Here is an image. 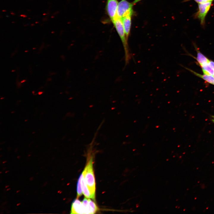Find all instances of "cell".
Here are the masks:
<instances>
[{
  "label": "cell",
  "mask_w": 214,
  "mask_h": 214,
  "mask_svg": "<svg viewBox=\"0 0 214 214\" xmlns=\"http://www.w3.org/2000/svg\"><path fill=\"white\" fill-rule=\"evenodd\" d=\"M132 15H128L121 18L124 29L126 36L128 40L131 26Z\"/></svg>",
  "instance_id": "cell-7"
},
{
  "label": "cell",
  "mask_w": 214,
  "mask_h": 214,
  "mask_svg": "<svg viewBox=\"0 0 214 214\" xmlns=\"http://www.w3.org/2000/svg\"><path fill=\"white\" fill-rule=\"evenodd\" d=\"M134 4L126 0H121L118 5L117 17L122 18L124 17L132 15L133 13V6Z\"/></svg>",
  "instance_id": "cell-3"
},
{
  "label": "cell",
  "mask_w": 214,
  "mask_h": 214,
  "mask_svg": "<svg viewBox=\"0 0 214 214\" xmlns=\"http://www.w3.org/2000/svg\"><path fill=\"white\" fill-rule=\"evenodd\" d=\"M26 81V80H23L22 81H21V83H23V82H24Z\"/></svg>",
  "instance_id": "cell-19"
},
{
  "label": "cell",
  "mask_w": 214,
  "mask_h": 214,
  "mask_svg": "<svg viewBox=\"0 0 214 214\" xmlns=\"http://www.w3.org/2000/svg\"><path fill=\"white\" fill-rule=\"evenodd\" d=\"M213 119H212V121L214 122V116L213 117Z\"/></svg>",
  "instance_id": "cell-21"
},
{
  "label": "cell",
  "mask_w": 214,
  "mask_h": 214,
  "mask_svg": "<svg viewBox=\"0 0 214 214\" xmlns=\"http://www.w3.org/2000/svg\"><path fill=\"white\" fill-rule=\"evenodd\" d=\"M123 45L125 52V66L129 63L131 58L128 40L126 38L121 18L116 17L112 21Z\"/></svg>",
  "instance_id": "cell-2"
},
{
  "label": "cell",
  "mask_w": 214,
  "mask_h": 214,
  "mask_svg": "<svg viewBox=\"0 0 214 214\" xmlns=\"http://www.w3.org/2000/svg\"><path fill=\"white\" fill-rule=\"evenodd\" d=\"M81 185L82 192L85 197L91 198L90 193L86 183L83 174L81 180Z\"/></svg>",
  "instance_id": "cell-9"
},
{
  "label": "cell",
  "mask_w": 214,
  "mask_h": 214,
  "mask_svg": "<svg viewBox=\"0 0 214 214\" xmlns=\"http://www.w3.org/2000/svg\"><path fill=\"white\" fill-rule=\"evenodd\" d=\"M89 204L91 207L93 214L95 213L98 210V208L95 203L90 199H88Z\"/></svg>",
  "instance_id": "cell-14"
},
{
  "label": "cell",
  "mask_w": 214,
  "mask_h": 214,
  "mask_svg": "<svg viewBox=\"0 0 214 214\" xmlns=\"http://www.w3.org/2000/svg\"><path fill=\"white\" fill-rule=\"evenodd\" d=\"M42 93H43V92H39V95L41 94H42Z\"/></svg>",
  "instance_id": "cell-20"
},
{
  "label": "cell",
  "mask_w": 214,
  "mask_h": 214,
  "mask_svg": "<svg viewBox=\"0 0 214 214\" xmlns=\"http://www.w3.org/2000/svg\"><path fill=\"white\" fill-rule=\"evenodd\" d=\"M213 76L214 77V73H213Z\"/></svg>",
  "instance_id": "cell-24"
},
{
  "label": "cell",
  "mask_w": 214,
  "mask_h": 214,
  "mask_svg": "<svg viewBox=\"0 0 214 214\" xmlns=\"http://www.w3.org/2000/svg\"><path fill=\"white\" fill-rule=\"evenodd\" d=\"M76 198L73 202L71 207V214H85L82 202Z\"/></svg>",
  "instance_id": "cell-6"
},
{
  "label": "cell",
  "mask_w": 214,
  "mask_h": 214,
  "mask_svg": "<svg viewBox=\"0 0 214 214\" xmlns=\"http://www.w3.org/2000/svg\"><path fill=\"white\" fill-rule=\"evenodd\" d=\"M15 70H12V72H15Z\"/></svg>",
  "instance_id": "cell-23"
},
{
  "label": "cell",
  "mask_w": 214,
  "mask_h": 214,
  "mask_svg": "<svg viewBox=\"0 0 214 214\" xmlns=\"http://www.w3.org/2000/svg\"><path fill=\"white\" fill-rule=\"evenodd\" d=\"M28 51H26H26H25V52H28Z\"/></svg>",
  "instance_id": "cell-22"
},
{
  "label": "cell",
  "mask_w": 214,
  "mask_h": 214,
  "mask_svg": "<svg viewBox=\"0 0 214 214\" xmlns=\"http://www.w3.org/2000/svg\"><path fill=\"white\" fill-rule=\"evenodd\" d=\"M83 175L82 173L80 174L77 183V198H78L81 196L83 193L81 185V180Z\"/></svg>",
  "instance_id": "cell-13"
},
{
  "label": "cell",
  "mask_w": 214,
  "mask_h": 214,
  "mask_svg": "<svg viewBox=\"0 0 214 214\" xmlns=\"http://www.w3.org/2000/svg\"><path fill=\"white\" fill-rule=\"evenodd\" d=\"M118 3L117 0H107V11L111 21L117 17Z\"/></svg>",
  "instance_id": "cell-5"
},
{
  "label": "cell",
  "mask_w": 214,
  "mask_h": 214,
  "mask_svg": "<svg viewBox=\"0 0 214 214\" xmlns=\"http://www.w3.org/2000/svg\"><path fill=\"white\" fill-rule=\"evenodd\" d=\"M194 0L198 4L204 2L202 0Z\"/></svg>",
  "instance_id": "cell-16"
},
{
  "label": "cell",
  "mask_w": 214,
  "mask_h": 214,
  "mask_svg": "<svg viewBox=\"0 0 214 214\" xmlns=\"http://www.w3.org/2000/svg\"><path fill=\"white\" fill-rule=\"evenodd\" d=\"M141 0H134L133 2L132 3L134 4L138 2L139 1H141Z\"/></svg>",
  "instance_id": "cell-17"
},
{
  "label": "cell",
  "mask_w": 214,
  "mask_h": 214,
  "mask_svg": "<svg viewBox=\"0 0 214 214\" xmlns=\"http://www.w3.org/2000/svg\"><path fill=\"white\" fill-rule=\"evenodd\" d=\"M212 2H203L198 4V10L196 14V17L200 21L201 24H204L205 17L211 5Z\"/></svg>",
  "instance_id": "cell-4"
},
{
  "label": "cell",
  "mask_w": 214,
  "mask_h": 214,
  "mask_svg": "<svg viewBox=\"0 0 214 214\" xmlns=\"http://www.w3.org/2000/svg\"><path fill=\"white\" fill-rule=\"evenodd\" d=\"M189 70L193 73L196 75L201 78L207 82L214 85V77L213 75L205 74L202 75L191 70Z\"/></svg>",
  "instance_id": "cell-8"
},
{
  "label": "cell",
  "mask_w": 214,
  "mask_h": 214,
  "mask_svg": "<svg viewBox=\"0 0 214 214\" xmlns=\"http://www.w3.org/2000/svg\"><path fill=\"white\" fill-rule=\"evenodd\" d=\"M200 66L204 74L213 75L214 70L210 67L208 63L203 64Z\"/></svg>",
  "instance_id": "cell-11"
},
{
  "label": "cell",
  "mask_w": 214,
  "mask_h": 214,
  "mask_svg": "<svg viewBox=\"0 0 214 214\" xmlns=\"http://www.w3.org/2000/svg\"><path fill=\"white\" fill-rule=\"evenodd\" d=\"M83 205L85 214H93L92 209L89 204L88 199L84 198L82 202Z\"/></svg>",
  "instance_id": "cell-12"
},
{
  "label": "cell",
  "mask_w": 214,
  "mask_h": 214,
  "mask_svg": "<svg viewBox=\"0 0 214 214\" xmlns=\"http://www.w3.org/2000/svg\"><path fill=\"white\" fill-rule=\"evenodd\" d=\"M87 187L91 196V199L95 201V182L93 169V157L88 160L82 172Z\"/></svg>",
  "instance_id": "cell-1"
},
{
  "label": "cell",
  "mask_w": 214,
  "mask_h": 214,
  "mask_svg": "<svg viewBox=\"0 0 214 214\" xmlns=\"http://www.w3.org/2000/svg\"><path fill=\"white\" fill-rule=\"evenodd\" d=\"M203 2H212L213 0H202Z\"/></svg>",
  "instance_id": "cell-18"
},
{
  "label": "cell",
  "mask_w": 214,
  "mask_h": 214,
  "mask_svg": "<svg viewBox=\"0 0 214 214\" xmlns=\"http://www.w3.org/2000/svg\"><path fill=\"white\" fill-rule=\"evenodd\" d=\"M197 56L196 60L201 66L204 64L208 63L209 60L199 51L197 50Z\"/></svg>",
  "instance_id": "cell-10"
},
{
  "label": "cell",
  "mask_w": 214,
  "mask_h": 214,
  "mask_svg": "<svg viewBox=\"0 0 214 214\" xmlns=\"http://www.w3.org/2000/svg\"><path fill=\"white\" fill-rule=\"evenodd\" d=\"M208 64L210 67L214 70V62L209 60Z\"/></svg>",
  "instance_id": "cell-15"
}]
</instances>
